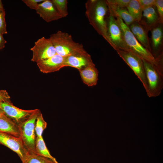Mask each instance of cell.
I'll return each instance as SVG.
<instances>
[{
  "label": "cell",
  "instance_id": "cell-1",
  "mask_svg": "<svg viewBox=\"0 0 163 163\" xmlns=\"http://www.w3.org/2000/svg\"><path fill=\"white\" fill-rule=\"evenodd\" d=\"M85 7V14L90 24L110 44L106 21L108 8L106 1L88 0Z\"/></svg>",
  "mask_w": 163,
  "mask_h": 163
},
{
  "label": "cell",
  "instance_id": "cell-2",
  "mask_svg": "<svg viewBox=\"0 0 163 163\" xmlns=\"http://www.w3.org/2000/svg\"><path fill=\"white\" fill-rule=\"evenodd\" d=\"M122 30L124 40L128 49L131 52L150 62L163 72V63L156 59L149 50L144 47L137 40L128 26L119 17H115Z\"/></svg>",
  "mask_w": 163,
  "mask_h": 163
},
{
  "label": "cell",
  "instance_id": "cell-3",
  "mask_svg": "<svg viewBox=\"0 0 163 163\" xmlns=\"http://www.w3.org/2000/svg\"><path fill=\"white\" fill-rule=\"evenodd\" d=\"M49 38L56 54L62 56L87 53L83 45L75 41L72 35L67 33L59 30L51 34Z\"/></svg>",
  "mask_w": 163,
  "mask_h": 163
},
{
  "label": "cell",
  "instance_id": "cell-4",
  "mask_svg": "<svg viewBox=\"0 0 163 163\" xmlns=\"http://www.w3.org/2000/svg\"><path fill=\"white\" fill-rule=\"evenodd\" d=\"M149 97L159 96L163 88V72L149 62L142 59Z\"/></svg>",
  "mask_w": 163,
  "mask_h": 163
},
{
  "label": "cell",
  "instance_id": "cell-5",
  "mask_svg": "<svg viewBox=\"0 0 163 163\" xmlns=\"http://www.w3.org/2000/svg\"><path fill=\"white\" fill-rule=\"evenodd\" d=\"M38 109L27 119L18 124L20 137L30 153L36 154L35 142L36 136L35 126L36 119L40 112Z\"/></svg>",
  "mask_w": 163,
  "mask_h": 163
},
{
  "label": "cell",
  "instance_id": "cell-6",
  "mask_svg": "<svg viewBox=\"0 0 163 163\" xmlns=\"http://www.w3.org/2000/svg\"><path fill=\"white\" fill-rule=\"evenodd\" d=\"M107 18V29L110 44L116 50H117L128 51L125 45L121 29L115 18L108 11Z\"/></svg>",
  "mask_w": 163,
  "mask_h": 163
},
{
  "label": "cell",
  "instance_id": "cell-7",
  "mask_svg": "<svg viewBox=\"0 0 163 163\" xmlns=\"http://www.w3.org/2000/svg\"><path fill=\"white\" fill-rule=\"evenodd\" d=\"M120 56L133 70L142 83L146 91L147 83L142 59L131 52L117 50H116Z\"/></svg>",
  "mask_w": 163,
  "mask_h": 163
},
{
  "label": "cell",
  "instance_id": "cell-8",
  "mask_svg": "<svg viewBox=\"0 0 163 163\" xmlns=\"http://www.w3.org/2000/svg\"><path fill=\"white\" fill-rule=\"evenodd\" d=\"M30 50L33 52L31 61L36 63L51 57L56 54L50 39L43 37L36 41Z\"/></svg>",
  "mask_w": 163,
  "mask_h": 163
},
{
  "label": "cell",
  "instance_id": "cell-9",
  "mask_svg": "<svg viewBox=\"0 0 163 163\" xmlns=\"http://www.w3.org/2000/svg\"><path fill=\"white\" fill-rule=\"evenodd\" d=\"M0 144L16 153L22 162L24 161L29 153L21 137L0 132Z\"/></svg>",
  "mask_w": 163,
  "mask_h": 163
},
{
  "label": "cell",
  "instance_id": "cell-10",
  "mask_svg": "<svg viewBox=\"0 0 163 163\" xmlns=\"http://www.w3.org/2000/svg\"><path fill=\"white\" fill-rule=\"evenodd\" d=\"M0 108L7 117L18 124L27 119L36 110H22L8 101L0 103Z\"/></svg>",
  "mask_w": 163,
  "mask_h": 163
},
{
  "label": "cell",
  "instance_id": "cell-11",
  "mask_svg": "<svg viewBox=\"0 0 163 163\" xmlns=\"http://www.w3.org/2000/svg\"><path fill=\"white\" fill-rule=\"evenodd\" d=\"M66 57L56 54L53 56L41 60L37 63L40 71L43 73H49L58 71L65 67Z\"/></svg>",
  "mask_w": 163,
  "mask_h": 163
},
{
  "label": "cell",
  "instance_id": "cell-12",
  "mask_svg": "<svg viewBox=\"0 0 163 163\" xmlns=\"http://www.w3.org/2000/svg\"><path fill=\"white\" fill-rule=\"evenodd\" d=\"M36 11L40 17L47 22L62 18L51 0H44L39 3Z\"/></svg>",
  "mask_w": 163,
  "mask_h": 163
},
{
  "label": "cell",
  "instance_id": "cell-13",
  "mask_svg": "<svg viewBox=\"0 0 163 163\" xmlns=\"http://www.w3.org/2000/svg\"><path fill=\"white\" fill-rule=\"evenodd\" d=\"M92 62L88 53L66 56L65 67L70 66L81 70Z\"/></svg>",
  "mask_w": 163,
  "mask_h": 163
},
{
  "label": "cell",
  "instance_id": "cell-14",
  "mask_svg": "<svg viewBox=\"0 0 163 163\" xmlns=\"http://www.w3.org/2000/svg\"><path fill=\"white\" fill-rule=\"evenodd\" d=\"M83 82L88 86L95 85L98 79V71L93 62L79 70Z\"/></svg>",
  "mask_w": 163,
  "mask_h": 163
},
{
  "label": "cell",
  "instance_id": "cell-15",
  "mask_svg": "<svg viewBox=\"0 0 163 163\" xmlns=\"http://www.w3.org/2000/svg\"><path fill=\"white\" fill-rule=\"evenodd\" d=\"M152 40L153 52L152 55L155 58L161 62H163L162 55L159 54V47L163 40V30L161 25L154 27L152 31Z\"/></svg>",
  "mask_w": 163,
  "mask_h": 163
},
{
  "label": "cell",
  "instance_id": "cell-16",
  "mask_svg": "<svg viewBox=\"0 0 163 163\" xmlns=\"http://www.w3.org/2000/svg\"><path fill=\"white\" fill-rule=\"evenodd\" d=\"M0 132L20 137L18 124L4 113L0 117Z\"/></svg>",
  "mask_w": 163,
  "mask_h": 163
},
{
  "label": "cell",
  "instance_id": "cell-17",
  "mask_svg": "<svg viewBox=\"0 0 163 163\" xmlns=\"http://www.w3.org/2000/svg\"><path fill=\"white\" fill-rule=\"evenodd\" d=\"M138 41L149 51L150 47L146 33L139 22L135 21L128 26ZM151 52V51H150Z\"/></svg>",
  "mask_w": 163,
  "mask_h": 163
},
{
  "label": "cell",
  "instance_id": "cell-18",
  "mask_svg": "<svg viewBox=\"0 0 163 163\" xmlns=\"http://www.w3.org/2000/svg\"><path fill=\"white\" fill-rule=\"evenodd\" d=\"M107 4L109 11L115 17H117L121 19L128 26L135 21L126 8H120L107 3Z\"/></svg>",
  "mask_w": 163,
  "mask_h": 163
},
{
  "label": "cell",
  "instance_id": "cell-19",
  "mask_svg": "<svg viewBox=\"0 0 163 163\" xmlns=\"http://www.w3.org/2000/svg\"><path fill=\"white\" fill-rule=\"evenodd\" d=\"M142 19L148 27L153 26L158 22L159 18L155 6L143 10L141 20Z\"/></svg>",
  "mask_w": 163,
  "mask_h": 163
},
{
  "label": "cell",
  "instance_id": "cell-20",
  "mask_svg": "<svg viewBox=\"0 0 163 163\" xmlns=\"http://www.w3.org/2000/svg\"><path fill=\"white\" fill-rule=\"evenodd\" d=\"M36 154L46 157L58 163L56 159L50 154L44 141L43 136L37 137L35 142Z\"/></svg>",
  "mask_w": 163,
  "mask_h": 163
},
{
  "label": "cell",
  "instance_id": "cell-21",
  "mask_svg": "<svg viewBox=\"0 0 163 163\" xmlns=\"http://www.w3.org/2000/svg\"><path fill=\"white\" fill-rule=\"evenodd\" d=\"M126 8L135 21L140 22L142 19L143 10L138 0H130Z\"/></svg>",
  "mask_w": 163,
  "mask_h": 163
},
{
  "label": "cell",
  "instance_id": "cell-22",
  "mask_svg": "<svg viewBox=\"0 0 163 163\" xmlns=\"http://www.w3.org/2000/svg\"><path fill=\"white\" fill-rule=\"evenodd\" d=\"M22 163H56L53 160L37 154L29 153Z\"/></svg>",
  "mask_w": 163,
  "mask_h": 163
},
{
  "label": "cell",
  "instance_id": "cell-23",
  "mask_svg": "<svg viewBox=\"0 0 163 163\" xmlns=\"http://www.w3.org/2000/svg\"><path fill=\"white\" fill-rule=\"evenodd\" d=\"M51 1L62 18L67 16L68 12L67 0H51Z\"/></svg>",
  "mask_w": 163,
  "mask_h": 163
},
{
  "label": "cell",
  "instance_id": "cell-24",
  "mask_svg": "<svg viewBox=\"0 0 163 163\" xmlns=\"http://www.w3.org/2000/svg\"><path fill=\"white\" fill-rule=\"evenodd\" d=\"M47 123L43 118L40 111L37 117L35 126V130L37 137L42 136L44 130L47 126Z\"/></svg>",
  "mask_w": 163,
  "mask_h": 163
},
{
  "label": "cell",
  "instance_id": "cell-25",
  "mask_svg": "<svg viewBox=\"0 0 163 163\" xmlns=\"http://www.w3.org/2000/svg\"><path fill=\"white\" fill-rule=\"evenodd\" d=\"M5 14L4 8L0 10V33L2 35L7 33L5 18Z\"/></svg>",
  "mask_w": 163,
  "mask_h": 163
},
{
  "label": "cell",
  "instance_id": "cell-26",
  "mask_svg": "<svg viewBox=\"0 0 163 163\" xmlns=\"http://www.w3.org/2000/svg\"><path fill=\"white\" fill-rule=\"evenodd\" d=\"M130 0H107V3L120 8H126Z\"/></svg>",
  "mask_w": 163,
  "mask_h": 163
},
{
  "label": "cell",
  "instance_id": "cell-27",
  "mask_svg": "<svg viewBox=\"0 0 163 163\" xmlns=\"http://www.w3.org/2000/svg\"><path fill=\"white\" fill-rule=\"evenodd\" d=\"M44 0H22V1L30 8L36 10L39 3Z\"/></svg>",
  "mask_w": 163,
  "mask_h": 163
},
{
  "label": "cell",
  "instance_id": "cell-28",
  "mask_svg": "<svg viewBox=\"0 0 163 163\" xmlns=\"http://www.w3.org/2000/svg\"><path fill=\"white\" fill-rule=\"evenodd\" d=\"M155 6L159 19L162 21L163 19V0H156Z\"/></svg>",
  "mask_w": 163,
  "mask_h": 163
},
{
  "label": "cell",
  "instance_id": "cell-29",
  "mask_svg": "<svg viewBox=\"0 0 163 163\" xmlns=\"http://www.w3.org/2000/svg\"><path fill=\"white\" fill-rule=\"evenodd\" d=\"M141 7L143 9L155 6L156 0H138Z\"/></svg>",
  "mask_w": 163,
  "mask_h": 163
},
{
  "label": "cell",
  "instance_id": "cell-30",
  "mask_svg": "<svg viewBox=\"0 0 163 163\" xmlns=\"http://www.w3.org/2000/svg\"><path fill=\"white\" fill-rule=\"evenodd\" d=\"M10 98V97L6 90H0V103L7 101L11 102Z\"/></svg>",
  "mask_w": 163,
  "mask_h": 163
},
{
  "label": "cell",
  "instance_id": "cell-31",
  "mask_svg": "<svg viewBox=\"0 0 163 163\" xmlns=\"http://www.w3.org/2000/svg\"><path fill=\"white\" fill-rule=\"evenodd\" d=\"M6 41L3 37V35L0 33V50L4 48Z\"/></svg>",
  "mask_w": 163,
  "mask_h": 163
},
{
  "label": "cell",
  "instance_id": "cell-32",
  "mask_svg": "<svg viewBox=\"0 0 163 163\" xmlns=\"http://www.w3.org/2000/svg\"><path fill=\"white\" fill-rule=\"evenodd\" d=\"M4 8L3 5L2 3V0H0V10Z\"/></svg>",
  "mask_w": 163,
  "mask_h": 163
},
{
  "label": "cell",
  "instance_id": "cell-33",
  "mask_svg": "<svg viewBox=\"0 0 163 163\" xmlns=\"http://www.w3.org/2000/svg\"><path fill=\"white\" fill-rule=\"evenodd\" d=\"M4 113V112H3L2 110L1 109V108H0V117Z\"/></svg>",
  "mask_w": 163,
  "mask_h": 163
}]
</instances>
